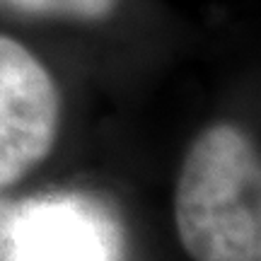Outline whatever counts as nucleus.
Returning <instances> with one entry per match:
<instances>
[{"label":"nucleus","instance_id":"obj_1","mask_svg":"<svg viewBox=\"0 0 261 261\" xmlns=\"http://www.w3.org/2000/svg\"><path fill=\"white\" fill-rule=\"evenodd\" d=\"M174 215L191 259H261V167L240 128L215 123L194 140L179 174Z\"/></svg>","mask_w":261,"mask_h":261},{"label":"nucleus","instance_id":"obj_2","mask_svg":"<svg viewBox=\"0 0 261 261\" xmlns=\"http://www.w3.org/2000/svg\"><path fill=\"white\" fill-rule=\"evenodd\" d=\"M58 128L51 75L27 48L0 37V187L46 158Z\"/></svg>","mask_w":261,"mask_h":261},{"label":"nucleus","instance_id":"obj_3","mask_svg":"<svg viewBox=\"0 0 261 261\" xmlns=\"http://www.w3.org/2000/svg\"><path fill=\"white\" fill-rule=\"evenodd\" d=\"M114 218L87 196L24 201L12 261H119Z\"/></svg>","mask_w":261,"mask_h":261},{"label":"nucleus","instance_id":"obj_4","mask_svg":"<svg viewBox=\"0 0 261 261\" xmlns=\"http://www.w3.org/2000/svg\"><path fill=\"white\" fill-rule=\"evenodd\" d=\"M0 5L41 17L102 19L114 10L116 0H0Z\"/></svg>","mask_w":261,"mask_h":261},{"label":"nucleus","instance_id":"obj_5","mask_svg":"<svg viewBox=\"0 0 261 261\" xmlns=\"http://www.w3.org/2000/svg\"><path fill=\"white\" fill-rule=\"evenodd\" d=\"M22 203L0 198V261H12L17 244V225Z\"/></svg>","mask_w":261,"mask_h":261}]
</instances>
